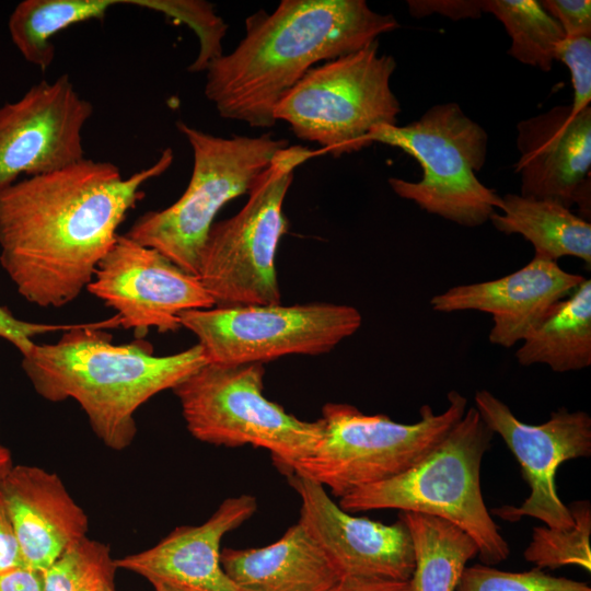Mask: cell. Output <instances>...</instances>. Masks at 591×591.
Masks as SVG:
<instances>
[{
    "label": "cell",
    "mask_w": 591,
    "mask_h": 591,
    "mask_svg": "<svg viewBox=\"0 0 591 591\" xmlns=\"http://www.w3.org/2000/svg\"><path fill=\"white\" fill-rule=\"evenodd\" d=\"M171 148L125 178L118 166L84 158L19 179L0 192V264L19 294L60 308L92 281L142 186L172 165Z\"/></svg>",
    "instance_id": "obj_1"
},
{
    "label": "cell",
    "mask_w": 591,
    "mask_h": 591,
    "mask_svg": "<svg viewBox=\"0 0 591 591\" xmlns=\"http://www.w3.org/2000/svg\"><path fill=\"white\" fill-rule=\"evenodd\" d=\"M398 27L364 0H282L250 15L239 45L208 65L205 95L224 119L273 127L277 103L311 68Z\"/></svg>",
    "instance_id": "obj_2"
},
{
    "label": "cell",
    "mask_w": 591,
    "mask_h": 591,
    "mask_svg": "<svg viewBox=\"0 0 591 591\" xmlns=\"http://www.w3.org/2000/svg\"><path fill=\"white\" fill-rule=\"evenodd\" d=\"M119 326L117 314L80 323L57 343L34 344L22 356V369L36 393L49 402L77 401L96 437L115 451L132 443L135 413L142 404L208 362L198 344L169 356H154L141 339L113 345L104 329Z\"/></svg>",
    "instance_id": "obj_3"
},
{
    "label": "cell",
    "mask_w": 591,
    "mask_h": 591,
    "mask_svg": "<svg viewBox=\"0 0 591 591\" xmlns=\"http://www.w3.org/2000/svg\"><path fill=\"white\" fill-rule=\"evenodd\" d=\"M494 434L477 409L467 408L418 463L354 490L338 505L349 513L398 509L441 518L474 540L485 565H497L508 558L510 547L485 505L480 487L482 461Z\"/></svg>",
    "instance_id": "obj_4"
},
{
    "label": "cell",
    "mask_w": 591,
    "mask_h": 591,
    "mask_svg": "<svg viewBox=\"0 0 591 591\" xmlns=\"http://www.w3.org/2000/svg\"><path fill=\"white\" fill-rule=\"evenodd\" d=\"M466 406V397L452 390L442 413L422 405L418 421L401 424L386 415H366L350 404L327 403L317 419L318 444L286 473L311 479L340 499L418 463L463 417Z\"/></svg>",
    "instance_id": "obj_5"
},
{
    "label": "cell",
    "mask_w": 591,
    "mask_h": 591,
    "mask_svg": "<svg viewBox=\"0 0 591 591\" xmlns=\"http://www.w3.org/2000/svg\"><path fill=\"white\" fill-rule=\"evenodd\" d=\"M367 141L398 148L418 161L419 181L391 177L389 184L429 213L478 227L502 208L501 196L476 176L486 161L487 132L457 103L434 105L405 126H379Z\"/></svg>",
    "instance_id": "obj_6"
},
{
    "label": "cell",
    "mask_w": 591,
    "mask_h": 591,
    "mask_svg": "<svg viewBox=\"0 0 591 591\" xmlns=\"http://www.w3.org/2000/svg\"><path fill=\"white\" fill-rule=\"evenodd\" d=\"M176 125L193 150L189 183L173 205L143 213L126 235L197 276L200 253L219 210L248 194L276 153L289 144L270 134L224 138L183 121Z\"/></svg>",
    "instance_id": "obj_7"
},
{
    "label": "cell",
    "mask_w": 591,
    "mask_h": 591,
    "mask_svg": "<svg viewBox=\"0 0 591 591\" xmlns=\"http://www.w3.org/2000/svg\"><path fill=\"white\" fill-rule=\"evenodd\" d=\"M323 152L302 146L279 150L254 181L243 208L212 224L197 277L215 306L280 303L275 259L288 230L283 201L294 170Z\"/></svg>",
    "instance_id": "obj_8"
},
{
    "label": "cell",
    "mask_w": 591,
    "mask_h": 591,
    "mask_svg": "<svg viewBox=\"0 0 591 591\" xmlns=\"http://www.w3.org/2000/svg\"><path fill=\"white\" fill-rule=\"evenodd\" d=\"M263 363L206 362L178 383V398L189 433L218 447L267 450L280 472L312 453L322 438L316 421L287 413L264 395Z\"/></svg>",
    "instance_id": "obj_9"
},
{
    "label": "cell",
    "mask_w": 591,
    "mask_h": 591,
    "mask_svg": "<svg viewBox=\"0 0 591 591\" xmlns=\"http://www.w3.org/2000/svg\"><path fill=\"white\" fill-rule=\"evenodd\" d=\"M395 68L376 39L311 68L282 95L274 117L334 157L360 151L373 129L397 123L401 105L390 83Z\"/></svg>",
    "instance_id": "obj_10"
},
{
    "label": "cell",
    "mask_w": 591,
    "mask_h": 591,
    "mask_svg": "<svg viewBox=\"0 0 591 591\" xmlns=\"http://www.w3.org/2000/svg\"><path fill=\"white\" fill-rule=\"evenodd\" d=\"M178 318L198 338L208 362L222 364L325 354L362 323L356 308L327 302L213 306L184 311Z\"/></svg>",
    "instance_id": "obj_11"
},
{
    "label": "cell",
    "mask_w": 591,
    "mask_h": 591,
    "mask_svg": "<svg viewBox=\"0 0 591 591\" xmlns=\"http://www.w3.org/2000/svg\"><path fill=\"white\" fill-rule=\"evenodd\" d=\"M474 401L482 419L502 438L519 462L531 489L519 507H497L491 513L510 522L530 517L548 528L572 526L570 510L557 495L555 475L564 462L591 455L589 414L559 407L545 422L529 425L519 420L507 404L487 390L477 391Z\"/></svg>",
    "instance_id": "obj_12"
},
{
    "label": "cell",
    "mask_w": 591,
    "mask_h": 591,
    "mask_svg": "<svg viewBox=\"0 0 591 591\" xmlns=\"http://www.w3.org/2000/svg\"><path fill=\"white\" fill-rule=\"evenodd\" d=\"M86 290L115 310L120 326L134 329L138 339L151 327L160 333L179 329L184 311L215 306L197 276L126 234L117 235Z\"/></svg>",
    "instance_id": "obj_13"
},
{
    "label": "cell",
    "mask_w": 591,
    "mask_h": 591,
    "mask_svg": "<svg viewBox=\"0 0 591 591\" xmlns=\"http://www.w3.org/2000/svg\"><path fill=\"white\" fill-rule=\"evenodd\" d=\"M93 105L67 73L43 80L0 107V192L20 176L49 173L83 160L82 131Z\"/></svg>",
    "instance_id": "obj_14"
},
{
    "label": "cell",
    "mask_w": 591,
    "mask_h": 591,
    "mask_svg": "<svg viewBox=\"0 0 591 591\" xmlns=\"http://www.w3.org/2000/svg\"><path fill=\"white\" fill-rule=\"evenodd\" d=\"M285 475L300 498L298 522L341 576L410 580L414 548L403 521L384 524L352 515L320 484L293 472Z\"/></svg>",
    "instance_id": "obj_15"
},
{
    "label": "cell",
    "mask_w": 591,
    "mask_h": 591,
    "mask_svg": "<svg viewBox=\"0 0 591 591\" xmlns=\"http://www.w3.org/2000/svg\"><path fill=\"white\" fill-rule=\"evenodd\" d=\"M521 196L578 205L590 217L591 108L558 105L517 126Z\"/></svg>",
    "instance_id": "obj_16"
},
{
    "label": "cell",
    "mask_w": 591,
    "mask_h": 591,
    "mask_svg": "<svg viewBox=\"0 0 591 591\" xmlns=\"http://www.w3.org/2000/svg\"><path fill=\"white\" fill-rule=\"evenodd\" d=\"M583 280V276L564 270L557 262L533 256L512 274L452 287L433 296L429 303L441 313L472 310L490 314L489 341L510 348L522 341L548 309Z\"/></svg>",
    "instance_id": "obj_17"
},
{
    "label": "cell",
    "mask_w": 591,
    "mask_h": 591,
    "mask_svg": "<svg viewBox=\"0 0 591 591\" xmlns=\"http://www.w3.org/2000/svg\"><path fill=\"white\" fill-rule=\"evenodd\" d=\"M257 510L254 496L224 499L199 525L174 529L157 545L115 559L117 568L146 578L152 586L171 584L201 591H242L221 565V541Z\"/></svg>",
    "instance_id": "obj_18"
},
{
    "label": "cell",
    "mask_w": 591,
    "mask_h": 591,
    "mask_svg": "<svg viewBox=\"0 0 591 591\" xmlns=\"http://www.w3.org/2000/svg\"><path fill=\"white\" fill-rule=\"evenodd\" d=\"M0 503L31 568L43 571L86 537L88 517L56 473L13 465L0 480Z\"/></svg>",
    "instance_id": "obj_19"
},
{
    "label": "cell",
    "mask_w": 591,
    "mask_h": 591,
    "mask_svg": "<svg viewBox=\"0 0 591 591\" xmlns=\"http://www.w3.org/2000/svg\"><path fill=\"white\" fill-rule=\"evenodd\" d=\"M221 565L242 591H331L343 577L299 522L266 546L222 549Z\"/></svg>",
    "instance_id": "obj_20"
},
{
    "label": "cell",
    "mask_w": 591,
    "mask_h": 591,
    "mask_svg": "<svg viewBox=\"0 0 591 591\" xmlns=\"http://www.w3.org/2000/svg\"><path fill=\"white\" fill-rule=\"evenodd\" d=\"M515 351L521 366L546 364L554 372L591 364V280H584L553 304Z\"/></svg>",
    "instance_id": "obj_21"
},
{
    "label": "cell",
    "mask_w": 591,
    "mask_h": 591,
    "mask_svg": "<svg viewBox=\"0 0 591 591\" xmlns=\"http://www.w3.org/2000/svg\"><path fill=\"white\" fill-rule=\"evenodd\" d=\"M502 208L489 221L505 234H520L534 247V256L557 262L564 256L591 264V224L565 206L517 194L501 196Z\"/></svg>",
    "instance_id": "obj_22"
},
{
    "label": "cell",
    "mask_w": 591,
    "mask_h": 591,
    "mask_svg": "<svg viewBox=\"0 0 591 591\" xmlns=\"http://www.w3.org/2000/svg\"><path fill=\"white\" fill-rule=\"evenodd\" d=\"M162 12L164 0H24L12 11L8 27L23 58L45 71L55 57L54 36L67 27L102 19L115 5Z\"/></svg>",
    "instance_id": "obj_23"
},
{
    "label": "cell",
    "mask_w": 591,
    "mask_h": 591,
    "mask_svg": "<svg viewBox=\"0 0 591 591\" xmlns=\"http://www.w3.org/2000/svg\"><path fill=\"white\" fill-rule=\"evenodd\" d=\"M398 519L414 548L412 591H455L466 564L478 554L474 540L434 515L401 511Z\"/></svg>",
    "instance_id": "obj_24"
},
{
    "label": "cell",
    "mask_w": 591,
    "mask_h": 591,
    "mask_svg": "<svg viewBox=\"0 0 591 591\" xmlns=\"http://www.w3.org/2000/svg\"><path fill=\"white\" fill-rule=\"evenodd\" d=\"M511 38L508 54L518 61L549 71L565 34L558 22L536 0H482Z\"/></svg>",
    "instance_id": "obj_25"
},
{
    "label": "cell",
    "mask_w": 591,
    "mask_h": 591,
    "mask_svg": "<svg viewBox=\"0 0 591 591\" xmlns=\"http://www.w3.org/2000/svg\"><path fill=\"white\" fill-rule=\"evenodd\" d=\"M108 545L84 537L42 571L45 591H115L117 570Z\"/></svg>",
    "instance_id": "obj_26"
},
{
    "label": "cell",
    "mask_w": 591,
    "mask_h": 591,
    "mask_svg": "<svg viewBox=\"0 0 591 591\" xmlns=\"http://www.w3.org/2000/svg\"><path fill=\"white\" fill-rule=\"evenodd\" d=\"M573 524L567 529L534 526L532 538L523 552L535 568L557 569L567 565L591 571V506L589 500H576L568 507Z\"/></svg>",
    "instance_id": "obj_27"
},
{
    "label": "cell",
    "mask_w": 591,
    "mask_h": 591,
    "mask_svg": "<svg viewBox=\"0 0 591 591\" xmlns=\"http://www.w3.org/2000/svg\"><path fill=\"white\" fill-rule=\"evenodd\" d=\"M455 591H591L581 581L555 577L542 569L502 571L485 564L465 567Z\"/></svg>",
    "instance_id": "obj_28"
},
{
    "label": "cell",
    "mask_w": 591,
    "mask_h": 591,
    "mask_svg": "<svg viewBox=\"0 0 591 591\" xmlns=\"http://www.w3.org/2000/svg\"><path fill=\"white\" fill-rule=\"evenodd\" d=\"M556 60L566 65L573 88L571 113L589 107L591 101V37H565L558 45Z\"/></svg>",
    "instance_id": "obj_29"
},
{
    "label": "cell",
    "mask_w": 591,
    "mask_h": 591,
    "mask_svg": "<svg viewBox=\"0 0 591 591\" xmlns=\"http://www.w3.org/2000/svg\"><path fill=\"white\" fill-rule=\"evenodd\" d=\"M540 2L558 22L565 37H591L590 0H542Z\"/></svg>",
    "instance_id": "obj_30"
},
{
    "label": "cell",
    "mask_w": 591,
    "mask_h": 591,
    "mask_svg": "<svg viewBox=\"0 0 591 591\" xmlns=\"http://www.w3.org/2000/svg\"><path fill=\"white\" fill-rule=\"evenodd\" d=\"M74 326L76 324L25 322L16 318L8 309L0 305V337L14 345L22 356L35 344L34 337L58 331L66 332Z\"/></svg>",
    "instance_id": "obj_31"
},
{
    "label": "cell",
    "mask_w": 591,
    "mask_h": 591,
    "mask_svg": "<svg viewBox=\"0 0 591 591\" xmlns=\"http://www.w3.org/2000/svg\"><path fill=\"white\" fill-rule=\"evenodd\" d=\"M407 7L415 18L437 13L457 21L478 19L483 13L482 0H409Z\"/></svg>",
    "instance_id": "obj_32"
},
{
    "label": "cell",
    "mask_w": 591,
    "mask_h": 591,
    "mask_svg": "<svg viewBox=\"0 0 591 591\" xmlns=\"http://www.w3.org/2000/svg\"><path fill=\"white\" fill-rule=\"evenodd\" d=\"M0 591H45L42 571L26 565L0 571Z\"/></svg>",
    "instance_id": "obj_33"
},
{
    "label": "cell",
    "mask_w": 591,
    "mask_h": 591,
    "mask_svg": "<svg viewBox=\"0 0 591 591\" xmlns=\"http://www.w3.org/2000/svg\"><path fill=\"white\" fill-rule=\"evenodd\" d=\"M331 591H412L409 581L343 576Z\"/></svg>",
    "instance_id": "obj_34"
},
{
    "label": "cell",
    "mask_w": 591,
    "mask_h": 591,
    "mask_svg": "<svg viewBox=\"0 0 591 591\" xmlns=\"http://www.w3.org/2000/svg\"><path fill=\"white\" fill-rule=\"evenodd\" d=\"M25 565L11 522L0 503V571Z\"/></svg>",
    "instance_id": "obj_35"
},
{
    "label": "cell",
    "mask_w": 591,
    "mask_h": 591,
    "mask_svg": "<svg viewBox=\"0 0 591 591\" xmlns=\"http://www.w3.org/2000/svg\"><path fill=\"white\" fill-rule=\"evenodd\" d=\"M12 466L13 462L10 451L7 448L0 445V480L4 477V475Z\"/></svg>",
    "instance_id": "obj_36"
},
{
    "label": "cell",
    "mask_w": 591,
    "mask_h": 591,
    "mask_svg": "<svg viewBox=\"0 0 591 591\" xmlns=\"http://www.w3.org/2000/svg\"><path fill=\"white\" fill-rule=\"evenodd\" d=\"M153 587L155 591H201L197 589L184 588V587H177V586H171V584H155Z\"/></svg>",
    "instance_id": "obj_37"
}]
</instances>
